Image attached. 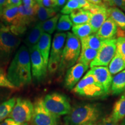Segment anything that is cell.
I'll use <instances>...</instances> for the list:
<instances>
[{
    "instance_id": "6da1fadb",
    "label": "cell",
    "mask_w": 125,
    "mask_h": 125,
    "mask_svg": "<svg viewBox=\"0 0 125 125\" xmlns=\"http://www.w3.org/2000/svg\"><path fill=\"white\" fill-rule=\"evenodd\" d=\"M7 78L16 88L29 85L32 80L29 50L22 45L16 52L7 71Z\"/></svg>"
},
{
    "instance_id": "7a4b0ae2",
    "label": "cell",
    "mask_w": 125,
    "mask_h": 125,
    "mask_svg": "<svg viewBox=\"0 0 125 125\" xmlns=\"http://www.w3.org/2000/svg\"><path fill=\"white\" fill-rule=\"evenodd\" d=\"M104 118V109L101 104L82 103L72 107L64 121L65 125H86Z\"/></svg>"
},
{
    "instance_id": "3957f363",
    "label": "cell",
    "mask_w": 125,
    "mask_h": 125,
    "mask_svg": "<svg viewBox=\"0 0 125 125\" xmlns=\"http://www.w3.org/2000/svg\"><path fill=\"white\" fill-rule=\"evenodd\" d=\"M20 43V37L0 21V68L7 66Z\"/></svg>"
},
{
    "instance_id": "277c9868",
    "label": "cell",
    "mask_w": 125,
    "mask_h": 125,
    "mask_svg": "<svg viewBox=\"0 0 125 125\" xmlns=\"http://www.w3.org/2000/svg\"><path fill=\"white\" fill-rule=\"evenodd\" d=\"M81 51V41L73 32L67 33L66 41L59 67V73L62 74L77 62Z\"/></svg>"
},
{
    "instance_id": "5b68a950",
    "label": "cell",
    "mask_w": 125,
    "mask_h": 125,
    "mask_svg": "<svg viewBox=\"0 0 125 125\" xmlns=\"http://www.w3.org/2000/svg\"><path fill=\"white\" fill-rule=\"evenodd\" d=\"M78 96L88 98H102L107 96L104 88L96 80L89 70L73 88Z\"/></svg>"
},
{
    "instance_id": "8992f818",
    "label": "cell",
    "mask_w": 125,
    "mask_h": 125,
    "mask_svg": "<svg viewBox=\"0 0 125 125\" xmlns=\"http://www.w3.org/2000/svg\"><path fill=\"white\" fill-rule=\"evenodd\" d=\"M43 103L48 111L58 116L68 115L72 109L69 98L57 92L46 94L43 98Z\"/></svg>"
},
{
    "instance_id": "52a82bcc",
    "label": "cell",
    "mask_w": 125,
    "mask_h": 125,
    "mask_svg": "<svg viewBox=\"0 0 125 125\" xmlns=\"http://www.w3.org/2000/svg\"><path fill=\"white\" fill-rule=\"evenodd\" d=\"M32 125H58L59 116L51 113L44 105L43 98H37L34 103Z\"/></svg>"
},
{
    "instance_id": "ba28073f",
    "label": "cell",
    "mask_w": 125,
    "mask_h": 125,
    "mask_svg": "<svg viewBox=\"0 0 125 125\" xmlns=\"http://www.w3.org/2000/svg\"><path fill=\"white\" fill-rule=\"evenodd\" d=\"M66 38L67 34L65 32H57L54 35L48 64L50 73H55L59 69Z\"/></svg>"
},
{
    "instance_id": "9c48e42d",
    "label": "cell",
    "mask_w": 125,
    "mask_h": 125,
    "mask_svg": "<svg viewBox=\"0 0 125 125\" xmlns=\"http://www.w3.org/2000/svg\"><path fill=\"white\" fill-rule=\"evenodd\" d=\"M116 51V38L103 40L102 44L98 51L96 58L90 64V67H107L113 59Z\"/></svg>"
},
{
    "instance_id": "30bf717a",
    "label": "cell",
    "mask_w": 125,
    "mask_h": 125,
    "mask_svg": "<svg viewBox=\"0 0 125 125\" xmlns=\"http://www.w3.org/2000/svg\"><path fill=\"white\" fill-rule=\"evenodd\" d=\"M34 104L29 99L18 98L9 118L19 123H28L31 120Z\"/></svg>"
},
{
    "instance_id": "8fae6325",
    "label": "cell",
    "mask_w": 125,
    "mask_h": 125,
    "mask_svg": "<svg viewBox=\"0 0 125 125\" xmlns=\"http://www.w3.org/2000/svg\"><path fill=\"white\" fill-rule=\"evenodd\" d=\"M32 77L36 82H41L46 75L47 68L41 54L39 52L37 45L29 48Z\"/></svg>"
},
{
    "instance_id": "7c38bea8",
    "label": "cell",
    "mask_w": 125,
    "mask_h": 125,
    "mask_svg": "<svg viewBox=\"0 0 125 125\" xmlns=\"http://www.w3.org/2000/svg\"><path fill=\"white\" fill-rule=\"evenodd\" d=\"M89 66L82 63H76L67 70L64 78L65 88L68 90H73L89 69Z\"/></svg>"
},
{
    "instance_id": "4fadbf2b",
    "label": "cell",
    "mask_w": 125,
    "mask_h": 125,
    "mask_svg": "<svg viewBox=\"0 0 125 125\" xmlns=\"http://www.w3.org/2000/svg\"><path fill=\"white\" fill-rule=\"evenodd\" d=\"M88 11L91 13V18L89 23L93 33H97L103 23L109 18L108 8L105 5H97L93 4Z\"/></svg>"
},
{
    "instance_id": "5bb4252c",
    "label": "cell",
    "mask_w": 125,
    "mask_h": 125,
    "mask_svg": "<svg viewBox=\"0 0 125 125\" xmlns=\"http://www.w3.org/2000/svg\"><path fill=\"white\" fill-rule=\"evenodd\" d=\"M96 80L101 85L108 95L111 91L112 82V75L107 67H93L90 70Z\"/></svg>"
},
{
    "instance_id": "9a60e30c",
    "label": "cell",
    "mask_w": 125,
    "mask_h": 125,
    "mask_svg": "<svg viewBox=\"0 0 125 125\" xmlns=\"http://www.w3.org/2000/svg\"><path fill=\"white\" fill-rule=\"evenodd\" d=\"M118 26L110 18H108L97 32L98 37L103 40L115 38L118 32Z\"/></svg>"
},
{
    "instance_id": "2e32d148",
    "label": "cell",
    "mask_w": 125,
    "mask_h": 125,
    "mask_svg": "<svg viewBox=\"0 0 125 125\" xmlns=\"http://www.w3.org/2000/svg\"><path fill=\"white\" fill-rule=\"evenodd\" d=\"M51 35L48 33L43 32L37 44V48L41 54L45 64L48 66L49 62L50 51L51 48Z\"/></svg>"
},
{
    "instance_id": "e0dca14e",
    "label": "cell",
    "mask_w": 125,
    "mask_h": 125,
    "mask_svg": "<svg viewBox=\"0 0 125 125\" xmlns=\"http://www.w3.org/2000/svg\"><path fill=\"white\" fill-rule=\"evenodd\" d=\"M36 4L33 7H27L23 4L19 7V13L20 20L25 27L28 28L30 25L37 21Z\"/></svg>"
},
{
    "instance_id": "ac0fdd59",
    "label": "cell",
    "mask_w": 125,
    "mask_h": 125,
    "mask_svg": "<svg viewBox=\"0 0 125 125\" xmlns=\"http://www.w3.org/2000/svg\"><path fill=\"white\" fill-rule=\"evenodd\" d=\"M43 33V32L40 27V24L37 23L27 32L24 41L26 45L25 46L28 49L36 46Z\"/></svg>"
},
{
    "instance_id": "d6986e66",
    "label": "cell",
    "mask_w": 125,
    "mask_h": 125,
    "mask_svg": "<svg viewBox=\"0 0 125 125\" xmlns=\"http://www.w3.org/2000/svg\"><path fill=\"white\" fill-rule=\"evenodd\" d=\"M111 116L116 122L122 121L125 118V93L114 104Z\"/></svg>"
},
{
    "instance_id": "ffe728a7",
    "label": "cell",
    "mask_w": 125,
    "mask_h": 125,
    "mask_svg": "<svg viewBox=\"0 0 125 125\" xmlns=\"http://www.w3.org/2000/svg\"><path fill=\"white\" fill-rule=\"evenodd\" d=\"M125 91V70L113 77L111 92L112 94L119 95Z\"/></svg>"
},
{
    "instance_id": "44dd1931",
    "label": "cell",
    "mask_w": 125,
    "mask_h": 125,
    "mask_svg": "<svg viewBox=\"0 0 125 125\" xmlns=\"http://www.w3.org/2000/svg\"><path fill=\"white\" fill-rule=\"evenodd\" d=\"M70 17L74 25L85 24L89 22L91 13L83 9H77L70 14Z\"/></svg>"
},
{
    "instance_id": "7402d4cb",
    "label": "cell",
    "mask_w": 125,
    "mask_h": 125,
    "mask_svg": "<svg viewBox=\"0 0 125 125\" xmlns=\"http://www.w3.org/2000/svg\"><path fill=\"white\" fill-rule=\"evenodd\" d=\"M58 9L48 8L37 3L36 4V19L39 22H42L57 15Z\"/></svg>"
},
{
    "instance_id": "603a6c76",
    "label": "cell",
    "mask_w": 125,
    "mask_h": 125,
    "mask_svg": "<svg viewBox=\"0 0 125 125\" xmlns=\"http://www.w3.org/2000/svg\"><path fill=\"white\" fill-rule=\"evenodd\" d=\"M108 13L115 22L118 27L125 31V14L117 7H110L108 8Z\"/></svg>"
},
{
    "instance_id": "cb8c5ba5",
    "label": "cell",
    "mask_w": 125,
    "mask_h": 125,
    "mask_svg": "<svg viewBox=\"0 0 125 125\" xmlns=\"http://www.w3.org/2000/svg\"><path fill=\"white\" fill-rule=\"evenodd\" d=\"M98 51L85 46H81V53L76 63H82L89 65L96 58Z\"/></svg>"
},
{
    "instance_id": "d4e9b609",
    "label": "cell",
    "mask_w": 125,
    "mask_h": 125,
    "mask_svg": "<svg viewBox=\"0 0 125 125\" xmlns=\"http://www.w3.org/2000/svg\"><path fill=\"white\" fill-rule=\"evenodd\" d=\"M109 71L112 75H116L125 70V62L118 52L109 64Z\"/></svg>"
},
{
    "instance_id": "484cf974",
    "label": "cell",
    "mask_w": 125,
    "mask_h": 125,
    "mask_svg": "<svg viewBox=\"0 0 125 125\" xmlns=\"http://www.w3.org/2000/svg\"><path fill=\"white\" fill-rule=\"evenodd\" d=\"M81 46H85L91 49L98 51L100 48L103 40L97 35L96 33H93L88 37L80 40Z\"/></svg>"
},
{
    "instance_id": "4316f807",
    "label": "cell",
    "mask_w": 125,
    "mask_h": 125,
    "mask_svg": "<svg viewBox=\"0 0 125 125\" xmlns=\"http://www.w3.org/2000/svg\"><path fill=\"white\" fill-rule=\"evenodd\" d=\"M16 98L12 97L5 100L0 104V123L9 118L12 109L15 105Z\"/></svg>"
},
{
    "instance_id": "83f0119b",
    "label": "cell",
    "mask_w": 125,
    "mask_h": 125,
    "mask_svg": "<svg viewBox=\"0 0 125 125\" xmlns=\"http://www.w3.org/2000/svg\"><path fill=\"white\" fill-rule=\"evenodd\" d=\"M72 31L73 33L79 40L86 38L89 35L93 34L91 26L89 23L82 24L73 25Z\"/></svg>"
},
{
    "instance_id": "f1b7e54d",
    "label": "cell",
    "mask_w": 125,
    "mask_h": 125,
    "mask_svg": "<svg viewBox=\"0 0 125 125\" xmlns=\"http://www.w3.org/2000/svg\"><path fill=\"white\" fill-rule=\"evenodd\" d=\"M60 17V15L58 13L55 16L49 19L45 20L42 22H38L43 32L49 34L50 35L53 33L54 30L56 29L57 22H58Z\"/></svg>"
},
{
    "instance_id": "f546056e",
    "label": "cell",
    "mask_w": 125,
    "mask_h": 125,
    "mask_svg": "<svg viewBox=\"0 0 125 125\" xmlns=\"http://www.w3.org/2000/svg\"><path fill=\"white\" fill-rule=\"evenodd\" d=\"M73 23L72 22L69 15H62L60 16V18L57 22L56 30L57 32H63L64 31H69L72 29Z\"/></svg>"
},
{
    "instance_id": "4dcf8cb0",
    "label": "cell",
    "mask_w": 125,
    "mask_h": 125,
    "mask_svg": "<svg viewBox=\"0 0 125 125\" xmlns=\"http://www.w3.org/2000/svg\"><path fill=\"white\" fill-rule=\"evenodd\" d=\"M81 8L80 5L76 0H68L65 5L61 10V13L63 15H68L74 10Z\"/></svg>"
},
{
    "instance_id": "1f68e13d",
    "label": "cell",
    "mask_w": 125,
    "mask_h": 125,
    "mask_svg": "<svg viewBox=\"0 0 125 125\" xmlns=\"http://www.w3.org/2000/svg\"><path fill=\"white\" fill-rule=\"evenodd\" d=\"M0 87L8 89H16V87L8 80L7 74H5L4 70L1 68H0Z\"/></svg>"
},
{
    "instance_id": "d6a6232c",
    "label": "cell",
    "mask_w": 125,
    "mask_h": 125,
    "mask_svg": "<svg viewBox=\"0 0 125 125\" xmlns=\"http://www.w3.org/2000/svg\"><path fill=\"white\" fill-rule=\"evenodd\" d=\"M116 51L121 54L125 62V37H119L116 38Z\"/></svg>"
},
{
    "instance_id": "836d02e7",
    "label": "cell",
    "mask_w": 125,
    "mask_h": 125,
    "mask_svg": "<svg viewBox=\"0 0 125 125\" xmlns=\"http://www.w3.org/2000/svg\"><path fill=\"white\" fill-rule=\"evenodd\" d=\"M40 5L48 8L58 9L56 5V0H42Z\"/></svg>"
},
{
    "instance_id": "e575fe53",
    "label": "cell",
    "mask_w": 125,
    "mask_h": 125,
    "mask_svg": "<svg viewBox=\"0 0 125 125\" xmlns=\"http://www.w3.org/2000/svg\"><path fill=\"white\" fill-rule=\"evenodd\" d=\"M8 89L0 87V104L8 100L9 95Z\"/></svg>"
},
{
    "instance_id": "d590c367",
    "label": "cell",
    "mask_w": 125,
    "mask_h": 125,
    "mask_svg": "<svg viewBox=\"0 0 125 125\" xmlns=\"http://www.w3.org/2000/svg\"><path fill=\"white\" fill-rule=\"evenodd\" d=\"M0 125H28V123H19L11 118H8L0 123Z\"/></svg>"
},
{
    "instance_id": "8d00e7d4",
    "label": "cell",
    "mask_w": 125,
    "mask_h": 125,
    "mask_svg": "<svg viewBox=\"0 0 125 125\" xmlns=\"http://www.w3.org/2000/svg\"><path fill=\"white\" fill-rule=\"evenodd\" d=\"M112 7L115 6L125 12V0H111Z\"/></svg>"
},
{
    "instance_id": "74e56055",
    "label": "cell",
    "mask_w": 125,
    "mask_h": 125,
    "mask_svg": "<svg viewBox=\"0 0 125 125\" xmlns=\"http://www.w3.org/2000/svg\"><path fill=\"white\" fill-rule=\"evenodd\" d=\"M22 4L21 0H6L7 7H19Z\"/></svg>"
},
{
    "instance_id": "f35d334b",
    "label": "cell",
    "mask_w": 125,
    "mask_h": 125,
    "mask_svg": "<svg viewBox=\"0 0 125 125\" xmlns=\"http://www.w3.org/2000/svg\"><path fill=\"white\" fill-rule=\"evenodd\" d=\"M104 125H119V122H115L111 115H109L104 118Z\"/></svg>"
},
{
    "instance_id": "ab89813d",
    "label": "cell",
    "mask_w": 125,
    "mask_h": 125,
    "mask_svg": "<svg viewBox=\"0 0 125 125\" xmlns=\"http://www.w3.org/2000/svg\"><path fill=\"white\" fill-rule=\"evenodd\" d=\"M23 5L27 7H33L37 4L35 0H21Z\"/></svg>"
},
{
    "instance_id": "60d3db41",
    "label": "cell",
    "mask_w": 125,
    "mask_h": 125,
    "mask_svg": "<svg viewBox=\"0 0 125 125\" xmlns=\"http://www.w3.org/2000/svg\"><path fill=\"white\" fill-rule=\"evenodd\" d=\"M6 7V0H0V16Z\"/></svg>"
},
{
    "instance_id": "b9f144b4",
    "label": "cell",
    "mask_w": 125,
    "mask_h": 125,
    "mask_svg": "<svg viewBox=\"0 0 125 125\" xmlns=\"http://www.w3.org/2000/svg\"><path fill=\"white\" fill-rule=\"evenodd\" d=\"M104 118H105V117H104ZM104 118L101 119H100V120H98V121H97L94 122L89 123L86 125H104Z\"/></svg>"
},
{
    "instance_id": "7bdbcfd3",
    "label": "cell",
    "mask_w": 125,
    "mask_h": 125,
    "mask_svg": "<svg viewBox=\"0 0 125 125\" xmlns=\"http://www.w3.org/2000/svg\"><path fill=\"white\" fill-rule=\"evenodd\" d=\"M89 1L90 2L92 3V4L97 5H105L103 2L102 0H87Z\"/></svg>"
},
{
    "instance_id": "ee69618b",
    "label": "cell",
    "mask_w": 125,
    "mask_h": 125,
    "mask_svg": "<svg viewBox=\"0 0 125 125\" xmlns=\"http://www.w3.org/2000/svg\"><path fill=\"white\" fill-rule=\"evenodd\" d=\"M56 5H57V8L59 7H62L65 4L66 0H56Z\"/></svg>"
},
{
    "instance_id": "f6af8a7d",
    "label": "cell",
    "mask_w": 125,
    "mask_h": 125,
    "mask_svg": "<svg viewBox=\"0 0 125 125\" xmlns=\"http://www.w3.org/2000/svg\"><path fill=\"white\" fill-rule=\"evenodd\" d=\"M103 1H105V2H107V4H108L109 6H111V7H112V4L111 0H103Z\"/></svg>"
},
{
    "instance_id": "bcb514c9",
    "label": "cell",
    "mask_w": 125,
    "mask_h": 125,
    "mask_svg": "<svg viewBox=\"0 0 125 125\" xmlns=\"http://www.w3.org/2000/svg\"><path fill=\"white\" fill-rule=\"evenodd\" d=\"M35 1H36V2L38 3V4H41V2L42 0H35Z\"/></svg>"
},
{
    "instance_id": "7dc6e473",
    "label": "cell",
    "mask_w": 125,
    "mask_h": 125,
    "mask_svg": "<svg viewBox=\"0 0 125 125\" xmlns=\"http://www.w3.org/2000/svg\"><path fill=\"white\" fill-rule=\"evenodd\" d=\"M121 125H125V119L122 121V122L121 123Z\"/></svg>"
}]
</instances>
